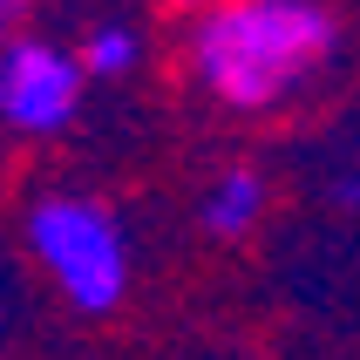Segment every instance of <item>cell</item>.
Here are the masks:
<instances>
[{
  "label": "cell",
  "instance_id": "obj_5",
  "mask_svg": "<svg viewBox=\"0 0 360 360\" xmlns=\"http://www.w3.org/2000/svg\"><path fill=\"white\" fill-rule=\"evenodd\" d=\"M82 68L102 82H122V75H136V61H143V34L129 27V20H96L89 34H82Z\"/></svg>",
  "mask_w": 360,
  "mask_h": 360
},
{
  "label": "cell",
  "instance_id": "obj_1",
  "mask_svg": "<svg viewBox=\"0 0 360 360\" xmlns=\"http://www.w3.org/2000/svg\"><path fill=\"white\" fill-rule=\"evenodd\" d=\"M340 41V20L320 0H211L191 20V75L204 96L259 116L279 109Z\"/></svg>",
  "mask_w": 360,
  "mask_h": 360
},
{
  "label": "cell",
  "instance_id": "obj_6",
  "mask_svg": "<svg viewBox=\"0 0 360 360\" xmlns=\"http://www.w3.org/2000/svg\"><path fill=\"white\" fill-rule=\"evenodd\" d=\"M14 7H20V0H0V34H7V20H14Z\"/></svg>",
  "mask_w": 360,
  "mask_h": 360
},
{
  "label": "cell",
  "instance_id": "obj_3",
  "mask_svg": "<svg viewBox=\"0 0 360 360\" xmlns=\"http://www.w3.org/2000/svg\"><path fill=\"white\" fill-rule=\"evenodd\" d=\"M82 55L55 41H7L0 48V122L20 136H61L82 109Z\"/></svg>",
  "mask_w": 360,
  "mask_h": 360
},
{
  "label": "cell",
  "instance_id": "obj_2",
  "mask_svg": "<svg viewBox=\"0 0 360 360\" xmlns=\"http://www.w3.org/2000/svg\"><path fill=\"white\" fill-rule=\"evenodd\" d=\"M27 252L41 259V272L61 285V300L75 313H116L129 292V245L109 204L96 198H41L27 211Z\"/></svg>",
  "mask_w": 360,
  "mask_h": 360
},
{
  "label": "cell",
  "instance_id": "obj_7",
  "mask_svg": "<svg viewBox=\"0 0 360 360\" xmlns=\"http://www.w3.org/2000/svg\"><path fill=\"white\" fill-rule=\"evenodd\" d=\"M170 7H198V14H204V7H211V0H170Z\"/></svg>",
  "mask_w": 360,
  "mask_h": 360
},
{
  "label": "cell",
  "instance_id": "obj_4",
  "mask_svg": "<svg viewBox=\"0 0 360 360\" xmlns=\"http://www.w3.org/2000/svg\"><path fill=\"white\" fill-rule=\"evenodd\" d=\"M259 218H265V177L245 170V163L218 170L211 191H204V204H198V224L211 231V238H245Z\"/></svg>",
  "mask_w": 360,
  "mask_h": 360
}]
</instances>
